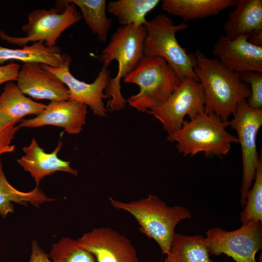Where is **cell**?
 I'll use <instances>...</instances> for the list:
<instances>
[{"mask_svg": "<svg viewBox=\"0 0 262 262\" xmlns=\"http://www.w3.org/2000/svg\"><path fill=\"white\" fill-rule=\"evenodd\" d=\"M194 54V71L204 93V112L228 121L238 104L250 96L249 85L241 80L239 73L228 69L218 60L209 58L199 50Z\"/></svg>", "mask_w": 262, "mask_h": 262, "instance_id": "6da1fadb", "label": "cell"}, {"mask_svg": "<svg viewBox=\"0 0 262 262\" xmlns=\"http://www.w3.org/2000/svg\"><path fill=\"white\" fill-rule=\"evenodd\" d=\"M146 36L144 25L121 26L112 35L99 56L104 67H108L114 60L118 64L116 77L109 78L104 91L111 98L108 105L111 111H119L125 106L126 101L121 93L120 80L132 72L144 57Z\"/></svg>", "mask_w": 262, "mask_h": 262, "instance_id": "7a4b0ae2", "label": "cell"}, {"mask_svg": "<svg viewBox=\"0 0 262 262\" xmlns=\"http://www.w3.org/2000/svg\"><path fill=\"white\" fill-rule=\"evenodd\" d=\"M111 205L129 212L136 220L139 230L158 244L163 254L169 252L176 226L190 218L191 213L180 206L170 207L157 196L149 194L146 198L129 202L108 198Z\"/></svg>", "mask_w": 262, "mask_h": 262, "instance_id": "3957f363", "label": "cell"}, {"mask_svg": "<svg viewBox=\"0 0 262 262\" xmlns=\"http://www.w3.org/2000/svg\"><path fill=\"white\" fill-rule=\"evenodd\" d=\"M229 121H224L213 114L204 112L190 121L184 120L181 127L168 134L166 140L177 143L178 151L184 156L203 152L208 157L228 154L232 143H239L235 136L226 130Z\"/></svg>", "mask_w": 262, "mask_h": 262, "instance_id": "277c9868", "label": "cell"}, {"mask_svg": "<svg viewBox=\"0 0 262 262\" xmlns=\"http://www.w3.org/2000/svg\"><path fill=\"white\" fill-rule=\"evenodd\" d=\"M123 81L138 85L139 92L126 101L138 111L145 113L166 101L181 80L164 59L144 56Z\"/></svg>", "mask_w": 262, "mask_h": 262, "instance_id": "5b68a950", "label": "cell"}, {"mask_svg": "<svg viewBox=\"0 0 262 262\" xmlns=\"http://www.w3.org/2000/svg\"><path fill=\"white\" fill-rule=\"evenodd\" d=\"M144 26V56L164 59L181 80L190 77L198 81L194 71L195 54L188 53L176 38L177 33L186 29L188 24L183 22L175 25L167 15L160 14L147 20Z\"/></svg>", "mask_w": 262, "mask_h": 262, "instance_id": "8992f818", "label": "cell"}, {"mask_svg": "<svg viewBox=\"0 0 262 262\" xmlns=\"http://www.w3.org/2000/svg\"><path fill=\"white\" fill-rule=\"evenodd\" d=\"M65 6L62 12L57 8L36 9L28 15V22L22 26L26 36L13 37L0 31V38L6 42L19 46L29 42L41 41L48 47L56 46L57 39L63 32L80 21L82 16L76 6L61 0Z\"/></svg>", "mask_w": 262, "mask_h": 262, "instance_id": "52a82bcc", "label": "cell"}, {"mask_svg": "<svg viewBox=\"0 0 262 262\" xmlns=\"http://www.w3.org/2000/svg\"><path fill=\"white\" fill-rule=\"evenodd\" d=\"M262 222L251 221L233 231L220 228L210 229L205 241L210 254H225L236 262H262L256 255L262 248Z\"/></svg>", "mask_w": 262, "mask_h": 262, "instance_id": "ba28073f", "label": "cell"}, {"mask_svg": "<svg viewBox=\"0 0 262 262\" xmlns=\"http://www.w3.org/2000/svg\"><path fill=\"white\" fill-rule=\"evenodd\" d=\"M205 104L201 83L195 79L186 77L166 101L147 113L158 120L170 134L181 127L186 115L192 119L204 112Z\"/></svg>", "mask_w": 262, "mask_h": 262, "instance_id": "9c48e42d", "label": "cell"}, {"mask_svg": "<svg viewBox=\"0 0 262 262\" xmlns=\"http://www.w3.org/2000/svg\"><path fill=\"white\" fill-rule=\"evenodd\" d=\"M233 115V118L229 121V126L237 132L242 149L243 170L240 203L244 208L260 159L257 150L256 140L262 125V109L251 108L246 99H245L238 104Z\"/></svg>", "mask_w": 262, "mask_h": 262, "instance_id": "30bf717a", "label": "cell"}, {"mask_svg": "<svg viewBox=\"0 0 262 262\" xmlns=\"http://www.w3.org/2000/svg\"><path fill=\"white\" fill-rule=\"evenodd\" d=\"M71 58L68 55L64 64L59 67H53L40 64L42 68L53 74L67 87L70 100L85 104L99 117L106 115L103 99L109 98L104 91L109 83L110 72L107 67L102 66L92 83H86L76 78L69 71Z\"/></svg>", "mask_w": 262, "mask_h": 262, "instance_id": "8fae6325", "label": "cell"}, {"mask_svg": "<svg viewBox=\"0 0 262 262\" xmlns=\"http://www.w3.org/2000/svg\"><path fill=\"white\" fill-rule=\"evenodd\" d=\"M98 262H139L135 248L124 235L108 227L93 229L77 240Z\"/></svg>", "mask_w": 262, "mask_h": 262, "instance_id": "7c38bea8", "label": "cell"}, {"mask_svg": "<svg viewBox=\"0 0 262 262\" xmlns=\"http://www.w3.org/2000/svg\"><path fill=\"white\" fill-rule=\"evenodd\" d=\"M212 53L232 71L262 72V46L253 44L246 38L231 40L225 35H220L213 45Z\"/></svg>", "mask_w": 262, "mask_h": 262, "instance_id": "4fadbf2b", "label": "cell"}, {"mask_svg": "<svg viewBox=\"0 0 262 262\" xmlns=\"http://www.w3.org/2000/svg\"><path fill=\"white\" fill-rule=\"evenodd\" d=\"M16 85L21 91L36 99L52 101L70 98L67 87L57 77L42 68L37 63H23L20 67Z\"/></svg>", "mask_w": 262, "mask_h": 262, "instance_id": "5bb4252c", "label": "cell"}, {"mask_svg": "<svg viewBox=\"0 0 262 262\" xmlns=\"http://www.w3.org/2000/svg\"><path fill=\"white\" fill-rule=\"evenodd\" d=\"M87 107L84 104L70 99L52 101L38 115L21 120L18 126L37 128L54 125L64 128L69 134H78L85 123Z\"/></svg>", "mask_w": 262, "mask_h": 262, "instance_id": "9a60e30c", "label": "cell"}, {"mask_svg": "<svg viewBox=\"0 0 262 262\" xmlns=\"http://www.w3.org/2000/svg\"><path fill=\"white\" fill-rule=\"evenodd\" d=\"M63 146L60 141L51 153H46L38 145L36 139L33 138L30 144L23 148L24 155L17 160L18 164L26 171L30 173L34 179L36 187L46 176L56 171L66 172L75 176L78 170L71 167L70 162L59 159L58 153Z\"/></svg>", "mask_w": 262, "mask_h": 262, "instance_id": "2e32d148", "label": "cell"}, {"mask_svg": "<svg viewBox=\"0 0 262 262\" xmlns=\"http://www.w3.org/2000/svg\"><path fill=\"white\" fill-rule=\"evenodd\" d=\"M234 7L223 24L227 37L248 39L254 33L262 30V0H236Z\"/></svg>", "mask_w": 262, "mask_h": 262, "instance_id": "e0dca14e", "label": "cell"}, {"mask_svg": "<svg viewBox=\"0 0 262 262\" xmlns=\"http://www.w3.org/2000/svg\"><path fill=\"white\" fill-rule=\"evenodd\" d=\"M46 105L26 97L13 82H7L0 95V115L7 125L16 124L27 115L37 116Z\"/></svg>", "mask_w": 262, "mask_h": 262, "instance_id": "ac0fdd59", "label": "cell"}, {"mask_svg": "<svg viewBox=\"0 0 262 262\" xmlns=\"http://www.w3.org/2000/svg\"><path fill=\"white\" fill-rule=\"evenodd\" d=\"M236 0H163L162 9L171 15L181 17L183 22L216 16Z\"/></svg>", "mask_w": 262, "mask_h": 262, "instance_id": "d6986e66", "label": "cell"}, {"mask_svg": "<svg viewBox=\"0 0 262 262\" xmlns=\"http://www.w3.org/2000/svg\"><path fill=\"white\" fill-rule=\"evenodd\" d=\"M68 55L61 54L57 47H48L41 41L25 45L21 49H10L0 46V65L8 61L16 60L27 63H37L53 67H60Z\"/></svg>", "mask_w": 262, "mask_h": 262, "instance_id": "ffe728a7", "label": "cell"}, {"mask_svg": "<svg viewBox=\"0 0 262 262\" xmlns=\"http://www.w3.org/2000/svg\"><path fill=\"white\" fill-rule=\"evenodd\" d=\"M165 258L167 262H215L210 258L205 238L177 233Z\"/></svg>", "mask_w": 262, "mask_h": 262, "instance_id": "44dd1931", "label": "cell"}, {"mask_svg": "<svg viewBox=\"0 0 262 262\" xmlns=\"http://www.w3.org/2000/svg\"><path fill=\"white\" fill-rule=\"evenodd\" d=\"M55 200L47 196L38 187L27 192L14 187L5 176L0 157V216L5 217L9 213H14L13 202L24 206L30 203L38 207Z\"/></svg>", "mask_w": 262, "mask_h": 262, "instance_id": "7402d4cb", "label": "cell"}, {"mask_svg": "<svg viewBox=\"0 0 262 262\" xmlns=\"http://www.w3.org/2000/svg\"><path fill=\"white\" fill-rule=\"evenodd\" d=\"M160 2L159 0H118L109 1L106 7L121 26H144L147 21V15Z\"/></svg>", "mask_w": 262, "mask_h": 262, "instance_id": "603a6c76", "label": "cell"}, {"mask_svg": "<svg viewBox=\"0 0 262 262\" xmlns=\"http://www.w3.org/2000/svg\"><path fill=\"white\" fill-rule=\"evenodd\" d=\"M79 7L82 18L92 33L96 35L100 41L106 40L110 30L112 19L106 16L105 0H68Z\"/></svg>", "mask_w": 262, "mask_h": 262, "instance_id": "cb8c5ba5", "label": "cell"}, {"mask_svg": "<svg viewBox=\"0 0 262 262\" xmlns=\"http://www.w3.org/2000/svg\"><path fill=\"white\" fill-rule=\"evenodd\" d=\"M49 256L51 262H95L94 256L81 247L77 240L62 238L52 245Z\"/></svg>", "mask_w": 262, "mask_h": 262, "instance_id": "d4e9b609", "label": "cell"}, {"mask_svg": "<svg viewBox=\"0 0 262 262\" xmlns=\"http://www.w3.org/2000/svg\"><path fill=\"white\" fill-rule=\"evenodd\" d=\"M255 181L247 193L244 210L240 213L242 224L251 221L262 222V159L257 165Z\"/></svg>", "mask_w": 262, "mask_h": 262, "instance_id": "484cf974", "label": "cell"}, {"mask_svg": "<svg viewBox=\"0 0 262 262\" xmlns=\"http://www.w3.org/2000/svg\"><path fill=\"white\" fill-rule=\"evenodd\" d=\"M241 80L249 87L250 95L247 98L248 106L262 109V72L247 71L239 73Z\"/></svg>", "mask_w": 262, "mask_h": 262, "instance_id": "4316f807", "label": "cell"}, {"mask_svg": "<svg viewBox=\"0 0 262 262\" xmlns=\"http://www.w3.org/2000/svg\"><path fill=\"white\" fill-rule=\"evenodd\" d=\"M20 128L16 124L7 125L0 115V157L14 150L15 146L11 144V142Z\"/></svg>", "mask_w": 262, "mask_h": 262, "instance_id": "83f0119b", "label": "cell"}, {"mask_svg": "<svg viewBox=\"0 0 262 262\" xmlns=\"http://www.w3.org/2000/svg\"><path fill=\"white\" fill-rule=\"evenodd\" d=\"M21 66L16 63L11 62L0 66V85L9 82L16 81Z\"/></svg>", "mask_w": 262, "mask_h": 262, "instance_id": "f1b7e54d", "label": "cell"}, {"mask_svg": "<svg viewBox=\"0 0 262 262\" xmlns=\"http://www.w3.org/2000/svg\"><path fill=\"white\" fill-rule=\"evenodd\" d=\"M31 250L29 262H51V260L49 258L35 240L32 241Z\"/></svg>", "mask_w": 262, "mask_h": 262, "instance_id": "f546056e", "label": "cell"}, {"mask_svg": "<svg viewBox=\"0 0 262 262\" xmlns=\"http://www.w3.org/2000/svg\"><path fill=\"white\" fill-rule=\"evenodd\" d=\"M248 41L255 45L262 46V30L254 33L248 39Z\"/></svg>", "mask_w": 262, "mask_h": 262, "instance_id": "4dcf8cb0", "label": "cell"}, {"mask_svg": "<svg viewBox=\"0 0 262 262\" xmlns=\"http://www.w3.org/2000/svg\"><path fill=\"white\" fill-rule=\"evenodd\" d=\"M161 262H163L162 260L161 261ZM163 262H167L166 258H165V259H164V261Z\"/></svg>", "mask_w": 262, "mask_h": 262, "instance_id": "1f68e13d", "label": "cell"}]
</instances>
